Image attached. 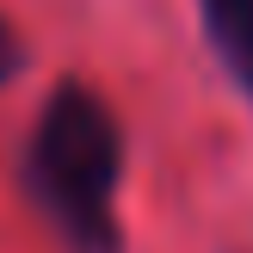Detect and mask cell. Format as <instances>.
Here are the masks:
<instances>
[{
  "mask_svg": "<svg viewBox=\"0 0 253 253\" xmlns=\"http://www.w3.org/2000/svg\"><path fill=\"white\" fill-rule=\"evenodd\" d=\"M124 130L86 81H62L43 99L25 142V192L74 253H124L118 229Z\"/></svg>",
  "mask_w": 253,
  "mask_h": 253,
  "instance_id": "cell-1",
  "label": "cell"
},
{
  "mask_svg": "<svg viewBox=\"0 0 253 253\" xmlns=\"http://www.w3.org/2000/svg\"><path fill=\"white\" fill-rule=\"evenodd\" d=\"M198 12H204V37L216 49V62L253 99V0H198Z\"/></svg>",
  "mask_w": 253,
  "mask_h": 253,
  "instance_id": "cell-2",
  "label": "cell"
},
{
  "mask_svg": "<svg viewBox=\"0 0 253 253\" xmlns=\"http://www.w3.org/2000/svg\"><path fill=\"white\" fill-rule=\"evenodd\" d=\"M19 68H25V43H19V31H12V19L0 12V86H6Z\"/></svg>",
  "mask_w": 253,
  "mask_h": 253,
  "instance_id": "cell-3",
  "label": "cell"
}]
</instances>
